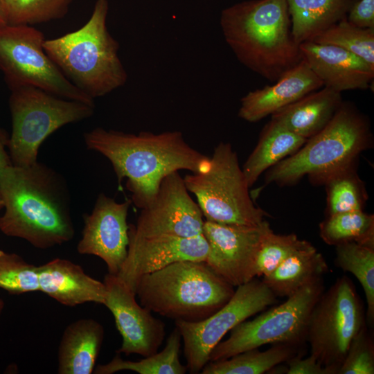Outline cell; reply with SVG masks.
I'll use <instances>...</instances> for the list:
<instances>
[{"instance_id": "6da1fadb", "label": "cell", "mask_w": 374, "mask_h": 374, "mask_svg": "<svg viewBox=\"0 0 374 374\" xmlns=\"http://www.w3.org/2000/svg\"><path fill=\"white\" fill-rule=\"evenodd\" d=\"M5 209L0 231L47 249L72 240L75 229L65 179L45 164L11 165L0 173Z\"/></svg>"}, {"instance_id": "7a4b0ae2", "label": "cell", "mask_w": 374, "mask_h": 374, "mask_svg": "<svg viewBox=\"0 0 374 374\" xmlns=\"http://www.w3.org/2000/svg\"><path fill=\"white\" fill-rule=\"evenodd\" d=\"M84 141L87 149L111 162L119 183L127 178L126 188L141 209L154 199L169 174L202 173L211 167V159L190 147L179 131L135 134L96 127L84 134Z\"/></svg>"}, {"instance_id": "3957f363", "label": "cell", "mask_w": 374, "mask_h": 374, "mask_svg": "<svg viewBox=\"0 0 374 374\" xmlns=\"http://www.w3.org/2000/svg\"><path fill=\"white\" fill-rule=\"evenodd\" d=\"M224 39L246 67L274 82L303 58L286 0H251L222 11Z\"/></svg>"}, {"instance_id": "277c9868", "label": "cell", "mask_w": 374, "mask_h": 374, "mask_svg": "<svg viewBox=\"0 0 374 374\" xmlns=\"http://www.w3.org/2000/svg\"><path fill=\"white\" fill-rule=\"evenodd\" d=\"M108 2L97 0L89 21L80 28L45 39L44 49L64 76L94 100L123 86L127 73L119 44L107 27Z\"/></svg>"}, {"instance_id": "5b68a950", "label": "cell", "mask_w": 374, "mask_h": 374, "mask_svg": "<svg viewBox=\"0 0 374 374\" xmlns=\"http://www.w3.org/2000/svg\"><path fill=\"white\" fill-rule=\"evenodd\" d=\"M233 287L204 261L184 260L141 276L134 292L151 312L175 321L196 322L224 305Z\"/></svg>"}, {"instance_id": "8992f818", "label": "cell", "mask_w": 374, "mask_h": 374, "mask_svg": "<svg viewBox=\"0 0 374 374\" xmlns=\"http://www.w3.org/2000/svg\"><path fill=\"white\" fill-rule=\"evenodd\" d=\"M370 123L354 105L342 102L335 115L294 154L267 170L266 184L292 185L304 176L319 185L333 172L357 161L373 143Z\"/></svg>"}, {"instance_id": "52a82bcc", "label": "cell", "mask_w": 374, "mask_h": 374, "mask_svg": "<svg viewBox=\"0 0 374 374\" xmlns=\"http://www.w3.org/2000/svg\"><path fill=\"white\" fill-rule=\"evenodd\" d=\"M10 89L12 132L8 148L13 166L35 163L39 147L49 135L94 113L95 106L62 98L32 85H16Z\"/></svg>"}, {"instance_id": "ba28073f", "label": "cell", "mask_w": 374, "mask_h": 374, "mask_svg": "<svg viewBox=\"0 0 374 374\" xmlns=\"http://www.w3.org/2000/svg\"><path fill=\"white\" fill-rule=\"evenodd\" d=\"M210 159L207 172H193L184 177L185 186L196 197L205 220L254 226L269 217L252 201L238 154L229 143L220 142Z\"/></svg>"}, {"instance_id": "9c48e42d", "label": "cell", "mask_w": 374, "mask_h": 374, "mask_svg": "<svg viewBox=\"0 0 374 374\" xmlns=\"http://www.w3.org/2000/svg\"><path fill=\"white\" fill-rule=\"evenodd\" d=\"M366 324L364 305L354 283L346 276L338 278L323 292L310 313L306 334L310 355L337 374L351 341Z\"/></svg>"}, {"instance_id": "30bf717a", "label": "cell", "mask_w": 374, "mask_h": 374, "mask_svg": "<svg viewBox=\"0 0 374 374\" xmlns=\"http://www.w3.org/2000/svg\"><path fill=\"white\" fill-rule=\"evenodd\" d=\"M323 291L321 278L252 320L241 322L230 330L228 339L220 341L212 349L208 362L225 359L266 344L299 346L306 341L310 313Z\"/></svg>"}, {"instance_id": "8fae6325", "label": "cell", "mask_w": 374, "mask_h": 374, "mask_svg": "<svg viewBox=\"0 0 374 374\" xmlns=\"http://www.w3.org/2000/svg\"><path fill=\"white\" fill-rule=\"evenodd\" d=\"M43 33L30 25L0 27V69L10 87L32 85L58 97L95 106L47 55Z\"/></svg>"}, {"instance_id": "7c38bea8", "label": "cell", "mask_w": 374, "mask_h": 374, "mask_svg": "<svg viewBox=\"0 0 374 374\" xmlns=\"http://www.w3.org/2000/svg\"><path fill=\"white\" fill-rule=\"evenodd\" d=\"M276 302L274 294L256 277L238 286L229 301L206 319L175 321L183 340L187 369L200 373L212 349L228 332Z\"/></svg>"}, {"instance_id": "4fadbf2b", "label": "cell", "mask_w": 374, "mask_h": 374, "mask_svg": "<svg viewBox=\"0 0 374 374\" xmlns=\"http://www.w3.org/2000/svg\"><path fill=\"white\" fill-rule=\"evenodd\" d=\"M204 220L192 199L179 171L161 181L154 199L141 209L128 233L137 237L176 236L193 238L203 235Z\"/></svg>"}, {"instance_id": "5bb4252c", "label": "cell", "mask_w": 374, "mask_h": 374, "mask_svg": "<svg viewBox=\"0 0 374 374\" xmlns=\"http://www.w3.org/2000/svg\"><path fill=\"white\" fill-rule=\"evenodd\" d=\"M271 230L266 220L254 226L204 220L203 235L208 244L204 262L233 287L244 284L256 278L257 254L263 238Z\"/></svg>"}, {"instance_id": "9a60e30c", "label": "cell", "mask_w": 374, "mask_h": 374, "mask_svg": "<svg viewBox=\"0 0 374 374\" xmlns=\"http://www.w3.org/2000/svg\"><path fill=\"white\" fill-rule=\"evenodd\" d=\"M104 303L113 314L123 341L118 353L148 357L158 352L166 336V324L140 305L136 294L116 275L107 273Z\"/></svg>"}, {"instance_id": "2e32d148", "label": "cell", "mask_w": 374, "mask_h": 374, "mask_svg": "<svg viewBox=\"0 0 374 374\" xmlns=\"http://www.w3.org/2000/svg\"><path fill=\"white\" fill-rule=\"evenodd\" d=\"M131 200L117 202L100 193L89 214L83 215L84 227L77 251L93 255L106 264L108 274L117 275L127 256L129 224L127 222Z\"/></svg>"}, {"instance_id": "e0dca14e", "label": "cell", "mask_w": 374, "mask_h": 374, "mask_svg": "<svg viewBox=\"0 0 374 374\" xmlns=\"http://www.w3.org/2000/svg\"><path fill=\"white\" fill-rule=\"evenodd\" d=\"M128 235L127 256L116 276L133 292L141 276L175 262L205 261L208 253L204 235L143 238L128 233Z\"/></svg>"}, {"instance_id": "ac0fdd59", "label": "cell", "mask_w": 374, "mask_h": 374, "mask_svg": "<svg viewBox=\"0 0 374 374\" xmlns=\"http://www.w3.org/2000/svg\"><path fill=\"white\" fill-rule=\"evenodd\" d=\"M299 48L302 58L324 87L341 93L366 89L373 80L374 69L340 47L307 41L300 44Z\"/></svg>"}, {"instance_id": "d6986e66", "label": "cell", "mask_w": 374, "mask_h": 374, "mask_svg": "<svg viewBox=\"0 0 374 374\" xmlns=\"http://www.w3.org/2000/svg\"><path fill=\"white\" fill-rule=\"evenodd\" d=\"M274 82L243 96L238 116L250 123L259 121L323 87L303 59Z\"/></svg>"}, {"instance_id": "ffe728a7", "label": "cell", "mask_w": 374, "mask_h": 374, "mask_svg": "<svg viewBox=\"0 0 374 374\" xmlns=\"http://www.w3.org/2000/svg\"><path fill=\"white\" fill-rule=\"evenodd\" d=\"M39 291L60 303L74 307L88 302L104 305L106 287L87 274L82 267L57 258L38 265Z\"/></svg>"}, {"instance_id": "44dd1931", "label": "cell", "mask_w": 374, "mask_h": 374, "mask_svg": "<svg viewBox=\"0 0 374 374\" xmlns=\"http://www.w3.org/2000/svg\"><path fill=\"white\" fill-rule=\"evenodd\" d=\"M342 102L340 92L323 87L276 112L271 120L308 139L326 127Z\"/></svg>"}, {"instance_id": "7402d4cb", "label": "cell", "mask_w": 374, "mask_h": 374, "mask_svg": "<svg viewBox=\"0 0 374 374\" xmlns=\"http://www.w3.org/2000/svg\"><path fill=\"white\" fill-rule=\"evenodd\" d=\"M104 328L93 319H81L68 325L57 350V373H93L103 339Z\"/></svg>"}, {"instance_id": "603a6c76", "label": "cell", "mask_w": 374, "mask_h": 374, "mask_svg": "<svg viewBox=\"0 0 374 374\" xmlns=\"http://www.w3.org/2000/svg\"><path fill=\"white\" fill-rule=\"evenodd\" d=\"M328 271L325 258L312 245L289 256L262 280L276 297L287 298Z\"/></svg>"}, {"instance_id": "cb8c5ba5", "label": "cell", "mask_w": 374, "mask_h": 374, "mask_svg": "<svg viewBox=\"0 0 374 374\" xmlns=\"http://www.w3.org/2000/svg\"><path fill=\"white\" fill-rule=\"evenodd\" d=\"M294 42L312 41L333 24L346 19L358 0H286Z\"/></svg>"}, {"instance_id": "d4e9b609", "label": "cell", "mask_w": 374, "mask_h": 374, "mask_svg": "<svg viewBox=\"0 0 374 374\" xmlns=\"http://www.w3.org/2000/svg\"><path fill=\"white\" fill-rule=\"evenodd\" d=\"M307 140L271 120L261 131L257 145L242 168L249 187L264 172L297 152Z\"/></svg>"}, {"instance_id": "484cf974", "label": "cell", "mask_w": 374, "mask_h": 374, "mask_svg": "<svg viewBox=\"0 0 374 374\" xmlns=\"http://www.w3.org/2000/svg\"><path fill=\"white\" fill-rule=\"evenodd\" d=\"M299 346L277 344L267 350L250 349L222 360L208 362L202 374H262L298 353Z\"/></svg>"}, {"instance_id": "4316f807", "label": "cell", "mask_w": 374, "mask_h": 374, "mask_svg": "<svg viewBox=\"0 0 374 374\" xmlns=\"http://www.w3.org/2000/svg\"><path fill=\"white\" fill-rule=\"evenodd\" d=\"M181 341V334L175 326L161 352L136 362L124 360L119 354H116L108 363L96 366L93 373L112 374L121 371H131L139 374H184L188 369L179 360Z\"/></svg>"}, {"instance_id": "83f0119b", "label": "cell", "mask_w": 374, "mask_h": 374, "mask_svg": "<svg viewBox=\"0 0 374 374\" xmlns=\"http://www.w3.org/2000/svg\"><path fill=\"white\" fill-rule=\"evenodd\" d=\"M326 192V214L364 211L368 199L364 181L357 172V162L324 177L319 184Z\"/></svg>"}, {"instance_id": "f1b7e54d", "label": "cell", "mask_w": 374, "mask_h": 374, "mask_svg": "<svg viewBox=\"0 0 374 374\" xmlns=\"http://www.w3.org/2000/svg\"><path fill=\"white\" fill-rule=\"evenodd\" d=\"M319 234L329 245L356 242L374 247V215L364 211L327 215L319 224Z\"/></svg>"}, {"instance_id": "f546056e", "label": "cell", "mask_w": 374, "mask_h": 374, "mask_svg": "<svg viewBox=\"0 0 374 374\" xmlns=\"http://www.w3.org/2000/svg\"><path fill=\"white\" fill-rule=\"evenodd\" d=\"M336 247L335 263L353 274L361 284L366 300V324L374 323V247L356 242H347Z\"/></svg>"}, {"instance_id": "4dcf8cb0", "label": "cell", "mask_w": 374, "mask_h": 374, "mask_svg": "<svg viewBox=\"0 0 374 374\" xmlns=\"http://www.w3.org/2000/svg\"><path fill=\"white\" fill-rule=\"evenodd\" d=\"M312 41L340 47L359 57L374 69V28L357 27L346 18L317 35Z\"/></svg>"}, {"instance_id": "1f68e13d", "label": "cell", "mask_w": 374, "mask_h": 374, "mask_svg": "<svg viewBox=\"0 0 374 374\" xmlns=\"http://www.w3.org/2000/svg\"><path fill=\"white\" fill-rule=\"evenodd\" d=\"M73 0H1L8 24L30 25L60 19Z\"/></svg>"}, {"instance_id": "d6a6232c", "label": "cell", "mask_w": 374, "mask_h": 374, "mask_svg": "<svg viewBox=\"0 0 374 374\" xmlns=\"http://www.w3.org/2000/svg\"><path fill=\"white\" fill-rule=\"evenodd\" d=\"M312 244L299 239L294 233L276 234L269 231L260 244L256 262V277L268 274L294 253L310 247Z\"/></svg>"}, {"instance_id": "836d02e7", "label": "cell", "mask_w": 374, "mask_h": 374, "mask_svg": "<svg viewBox=\"0 0 374 374\" xmlns=\"http://www.w3.org/2000/svg\"><path fill=\"white\" fill-rule=\"evenodd\" d=\"M0 289L11 294L39 291L37 266L0 250Z\"/></svg>"}, {"instance_id": "e575fe53", "label": "cell", "mask_w": 374, "mask_h": 374, "mask_svg": "<svg viewBox=\"0 0 374 374\" xmlns=\"http://www.w3.org/2000/svg\"><path fill=\"white\" fill-rule=\"evenodd\" d=\"M374 344L364 326L351 341L337 374H373Z\"/></svg>"}, {"instance_id": "d590c367", "label": "cell", "mask_w": 374, "mask_h": 374, "mask_svg": "<svg viewBox=\"0 0 374 374\" xmlns=\"http://www.w3.org/2000/svg\"><path fill=\"white\" fill-rule=\"evenodd\" d=\"M346 20L362 28H374V0H358L350 8Z\"/></svg>"}, {"instance_id": "8d00e7d4", "label": "cell", "mask_w": 374, "mask_h": 374, "mask_svg": "<svg viewBox=\"0 0 374 374\" xmlns=\"http://www.w3.org/2000/svg\"><path fill=\"white\" fill-rule=\"evenodd\" d=\"M285 364L287 366V374H332L328 368L321 365L311 355L303 358L298 353Z\"/></svg>"}, {"instance_id": "74e56055", "label": "cell", "mask_w": 374, "mask_h": 374, "mask_svg": "<svg viewBox=\"0 0 374 374\" xmlns=\"http://www.w3.org/2000/svg\"><path fill=\"white\" fill-rule=\"evenodd\" d=\"M9 137L6 131L0 129V173L8 166L12 165L10 155L6 151Z\"/></svg>"}, {"instance_id": "f35d334b", "label": "cell", "mask_w": 374, "mask_h": 374, "mask_svg": "<svg viewBox=\"0 0 374 374\" xmlns=\"http://www.w3.org/2000/svg\"><path fill=\"white\" fill-rule=\"evenodd\" d=\"M8 24V19L2 5V3L0 0V27L6 26Z\"/></svg>"}, {"instance_id": "ab89813d", "label": "cell", "mask_w": 374, "mask_h": 374, "mask_svg": "<svg viewBox=\"0 0 374 374\" xmlns=\"http://www.w3.org/2000/svg\"><path fill=\"white\" fill-rule=\"evenodd\" d=\"M4 305H5L4 301H3V299H0V317H1V314H2L3 310Z\"/></svg>"}, {"instance_id": "60d3db41", "label": "cell", "mask_w": 374, "mask_h": 374, "mask_svg": "<svg viewBox=\"0 0 374 374\" xmlns=\"http://www.w3.org/2000/svg\"><path fill=\"white\" fill-rule=\"evenodd\" d=\"M3 208V202L0 193V211Z\"/></svg>"}]
</instances>
